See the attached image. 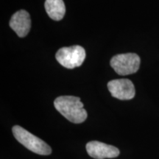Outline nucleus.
<instances>
[{"mask_svg":"<svg viewBox=\"0 0 159 159\" xmlns=\"http://www.w3.org/2000/svg\"><path fill=\"white\" fill-rule=\"evenodd\" d=\"M54 106L62 116L75 124H80L87 119L88 114L79 97L61 96L54 101Z\"/></svg>","mask_w":159,"mask_h":159,"instance_id":"obj_1","label":"nucleus"},{"mask_svg":"<svg viewBox=\"0 0 159 159\" xmlns=\"http://www.w3.org/2000/svg\"><path fill=\"white\" fill-rule=\"evenodd\" d=\"M12 130L18 142L33 152L42 156H48L52 153L51 148L44 141L32 134L21 126L16 125Z\"/></svg>","mask_w":159,"mask_h":159,"instance_id":"obj_2","label":"nucleus"},{"mask_svg":"<svg viewBox=\"0 0 159 159\" xmlns=\"http://www.w3.org/2000/svg\"><path fill=\"white\" fill-rule=\"evenodd\" d=\"M55 58L65 68L75 69L83 64L85 58V51L78 45L62 47L57 52Z\"/></svg>","mask_w":159,"mask_h":159,"instance_id":"obj_3","label":"nucleus"},{"mask_svg":"<svg viewBox=\"0 0 159 159\" xmlns=\"http://www.w3.org/2000/svg\"><path fill=\"white\" fill-rule=\"evenodd\" d=\"M140 57L136 53H125L115 55L111 60V66L119 75L136 73L140 66Z\"/></svg>","mask_w":159,"mask_h":159,"instance_id":"obj_4","label":"nucleus"},{"mask_svg":"<svg viewBox=\"0 0 159 159\" xmlns=\"http://www.w3.org/2000/svg\"><path fill=\"white\" fill-rule=\"evenodd\" d=\"M111 96L121 100H129L135 97L134 85L128 79L113 80L108 83Z\"/></svg>","mask_w":159,"mask_h":159,"instance_id":"obj_5","label":"nucleus"},{"mask_svg":"<svg viewBox=\"0 0 159 159\" xmlns=\"http://www.w3.org/2000/svg\"><path fill=\"white\" fill-rule=\"evenodd\" d=\"M86 150L93 158H114L119 156V150L116 147L106 144L98 141H91L87 143Z\"/></svg>","mask_w":159,"mask_h":159,"instance_id":"obj_6","label":"nucleus"},{"mask_svg":"<svg viewBox=\"0 0 159 159\" xmlns=\"http://www.w3.org/2000/svg\"><path fill=\"white\" fill-rule=\"evenodd\" d=\"M10 27L19 37H25L29 33L31 27V19L28 12L20 10L15 13L10 21Z\"/></svg>","mask_w":159,"mask_h":159,"instance_id":"obj_7","label":"nucleus"},{"mask_svg":"<svg viewBox=\"0 0 159 159\" xmlns=\"http://www.w3.org/2000/svg\"><path fill=\"white\" fill-rule=\"evenodd\" d=\"M45 9L52 19L60 21L64 16L66 7L63 0H46Z\"/></svg>","mask_w":159,"mask_h":159,"instance_id":"obj_8","label":"nucleus"}]
</instances>
